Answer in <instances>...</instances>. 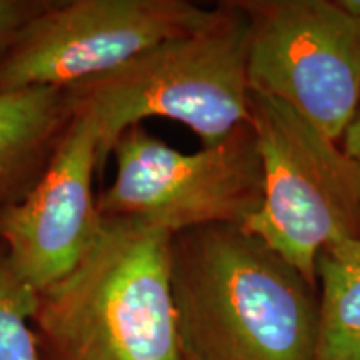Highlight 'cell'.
Returning <instances> with one entry per match:
<instances>
[{
    "label": "cell",
    "mask_w": 360,
    "mask_h": 360,
    "mask_svg": "<svg viewBox=\"0 0 360 360\" xmlns=\"http://www.w3.org/2000/svg\"><path fill=\"white\" fill-rule=\"evenodd\" d=\"M170 287L184 360H314V287L240 225L170 236Z\"/></svg>",
    "instance_id": "6da1fadb"
},
{
    "label": "cell",
    "mask_w": 360,
    "mask_h": 360,
    "mask_svg": "<svg viewBox=\"0 0 360 360\" xmlns=\"http://www.w3.org/2000/svg\"><path fill=\"white\" fill-rule=\"evenodd\" d=\"M44 360H184L170 287V233L102 219L74 269L39 292Z\"/></svg>",
    "instance_id": "7a4b0ae2"
},
{
    "label": "cell",
    "mask_w": 360,
    "mask_h": 360,
    "mask_svg": "<svg viewBox=\"0 0 360 360\" xmlns=\"http://www.w3.org/2000/svg\"><path fill=\"white\" fill-rule=\"evenodd\" d=\"M249 17L222 2L202 29L165 40L119 69L65 89L72 115L97 134L101 175L117 139L132 125L164 117L186 125L210 147L249 120Z\"/></svg>",
    "instance_id": "3957f363"
},
{
    "label": "cell",
    "mask_w": 360,
    "mask_h": 360,
    "mask_svg": "<svg viewBox=\"0 0 360 360\" xmlns=\"http://www.w3.org/2000/svg\"><path fill=\"white\" fill-rule=\"evenodd\" d=\"M249 120L264 174V199L245 231L317 287L323 247L360 238V165L277 98L250 92Z\"/></svg>",
    "instance_id": "277c9868"
},
{
    "label": "cell",
    "mask_w": 360,
    "mask_h": 360,
    "mask_svg": "<svg viewBox=\"0 0 360 360\" xmlns=\"http://www.w3.org/2000/svg\"><path fill=\"white\" fill-rule=\"evenodd\" d=\"M115 175L97 195L102 219H127L170 236L207 225H244L264 199V174L250 120L224 141L186 154L142 124L117 139Z\"/></svg>",
    "instance_id": "5b68a950"
},
{
    "label": "cell",
    "mask_w": 360,
    "mask_h": 360,
    "mask_svg": "<svg viewBox=\"0 0 360 360\" xmlns=\"http://www.w3.org/2000/svg\"><path fill=\"white\" fill-rule=\"evenodd\" d=\"M247 80L337 142L360 110V19L332 0H240Z\"/></svg>",
    "instance_id": "8992f818"
},
{
    "label": "cell",
    "mask_w": 360,
    "mask_h": 360,
    "mask_svg": "<svg viewBox=\"0 0 360 360\" xmlns=\"http://www.w3.org/2000/svg\"><path fill=\"white\" fill-rule=\"evenodd\" d=\"M214 12L186 0H51L0 64V92L101 77L202 29Z\"/></svg>",
    "instance_id": "52a82bcc"
},
{
    "label": "cell",
    "mask_w": 360,
    "mask_h": 360,
    "mask_svg": "<svg viewBox=\"0 0 360 360\" xmlns=\"http://www.w3.org/2000/svg\"><path fill=\"white\" fill-rule=\"evenodd\" d=\"M97 134L74 115L64 141L24 200L0 212V242L20 277L40 292L65 277L97 240Z\"/></svg>",
    "instance_id": "ba28073f"
},
{
    "label": "cell",
    "mask_w": 360,
    "mask_h": 360,
    "mask_svg": "<svg viewBox=\"0 0 360 360\" xmlns=\"http://www.w3.org/2000/svg\"><path fill=\"white\" fill-rule=\"evenodd\" d=\"M65 89L0 92V212L29 195L70 127Z\"/></svg>",
    "instance_id": "9c48e42d"
},
{
    "label": "cell",
    "mask_w": 360,
    "mask_h": 360,
    "mask_svg": "<svg viewBox=\"0 0 360 360\" xmlns=\"http://www.w3.org/2000/svg\"><path fill=\"white\" fill-rule=\"evenodd\" d=\"M315 281L321 300L314 360H360V238L323 247Z\"/></svg>",
    "instance_id": "30bf717a"
},
{
    "label": "cell",
    "mask_w": 360,
    "mask_h": 360,
    "mask_svg": "<svg viewBox=\"0 0 360 360\" xmlns=\"http://www.w3.org/2000/svg\"><path fill=\"white\" fill-rule=\"evenodd\" d=\"M39 292L12 265L0 242V360H44L34 332Z\"/></svg>",
    "instance_id": "8fae6325"
},
{
    "label": "cell",
    "mask_w": 360,
    "mask_h": 360,
    "mask_svg": "<svg viewBox=\"0 0 360 360\" xmlns=\"http://www.w3.org/2000/svg\"><path fill=\"white\" fill-rule=\"evenodd\" d=\"M49 4L51 0H0V64L27 24Z\"/></svg>",
    "instance_id": "7c38bea8"
},
{
    "label": "cell",
    "mask_w": 360,
    "mask_h": 360,
    "mask_svg": "<svg viewBox=\"0 0 360 360\" xmlns=\"http://www.w3.org/2000/svg\"><path fill=\"white\" fill-rule=\"evenodd\" d=\"M344 148L359 162L360 165V110L344 135Z\"/></svg>",
    "instance_id": "4fadbf2b"
},
{
    "label": "cell",
    "mask_w": 360,
    "mask_h": 360,
    "mask_svg": "<svg viewBox=\"0 0 360 360\" xmlns=\"http://www.w3.org/2000/svg\"><path fill=\"white\" fill-rule=\"evenodd\" d=\"M340 8H344L349 15L360 19V0H335Z\"/></svg>",
    "instance_id": "5bb4252c"
}]
</instances>
